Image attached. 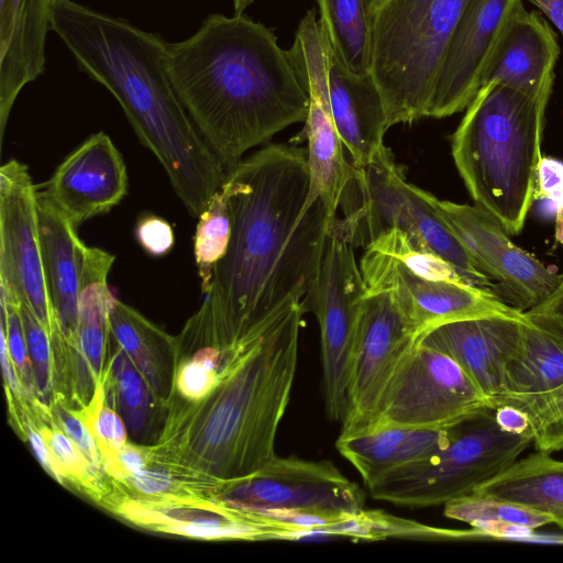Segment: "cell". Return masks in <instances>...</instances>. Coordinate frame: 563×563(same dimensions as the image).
<instances>
[{
	"instance_id": "4fadbf2b",
	"label": "cell",
	"mask_w": 563,
	"mask_h": 563,
	"mask_svg": "<svg viewBox=\"0 0 563 563\" xmlns=\"http://www.w3.org/2000/svg\"><path fill=\"white\" fill-rule=\"evenodd\" d=\"M485 409H494L492 400L460 365L420 343L394 380L371 430L448 428Z\"/></svg>"
},
{
	"instance_id": "e575fe53",
	"label": "cell",
	"mask_w": 563,
	"mask_h": 563,
	"mask_svg": "<svg viewBox=\"0 0 563 563\" xmlns=\"http://www.w3.org/2000/svg\"><path fill=\"white\" fill-rule=\"evenodd\" d=\"M216 384L214 372L206 369L194 360L183 366L178 377L180 391L190 399L202 398Z\"/></svg>"
},
{
	"instance_id": "ba28073f",
	"label": "cell",
	"mask_w": 563,
	"mask_h": 563,
	"mask_svg": "<svg viewBox=\"0 0 563 563\" xmlns=\"http://www.w3.org/2000/svg\"><path fill=\"white\" fill-rule=\"evenodd\" d=\"M439 199L407 180L391 151L384 148L362 167L354 166L349 199L335 223L354 247L367 246L387 229L397 228L450 263L470 284L495 287L448 224Z\"/></svg>"
},
{
	"instance_id": "7a4b0ae2",
	"label": "cell",
	"mask_w": 563,
	"mask_h": 563,
	"mask_svg": "<svg viewBox=\"0 0 563 563\" xmlns=\"http://www.w3.org/2000/svg\"><path fill=\"white\" fill-rule=\"evenodd\" d=\"M166 59L180 101L225 170L306 120L309 97L288 51L243 14L209 15L188 38L167 43Z\"/></svg>"
},
{
	"instance_id": "8992f818",
	"label": "cell",
	"mask_w": 563,
	"mask_h": 563,
	"mask_svg": "<svg viewBox=\"0 0 563 563\" xmlns=\"http://www.w3.org/2000/svg\"><path fill=\"white\" fill-rule=\"evenodd\" d=\"M223 503L273 539L353 537L365 511L363 489L331 461L296 456L229 482Z\"/></svg>"
},
{
	"instance_id": "ffe728a7",
	"label": "cell",
	"mask_w": 563,
	"mask_h": 563,
	"mask_svg": "<svg viewBox=\"0 0 563 563\" xmlns=\"http://www.w3.org/2000/svg\"><path fill=\"white\" fill-rule=\"evenodd\" d=\"M560 55L558 36L536 11L525 7L510 23L483 79L549 100Z\"/></svg>"
},
{
	"instance_id": "2e32d148",
	"label": "cell",
	"mask_w": 563,
	"mask_h": 563,
	"mask_svg": "<svg viewBox=\"0 0 563 563\" xmlns=\"http://www.w3.org/2000/svg\"><path fill=\"white\" fill-rule=\"evenodd\" d=\"M438 203L481 271L495 282L494 292L503 301L526 312L541 305L559 286L562 274L516 245L485 209L440 199Z\"/></svg>"
},
{
	"instance_id": "3957f363",
	"label": "cell",
	"mask_w": 563,
	"mask_h": 563,
	"mask_svg": "<svg viewBox=\"0 0 563 563\" xmlns=\"http://www.w3.org/2000/svg\"><path fill=\"white\" fill-rule=\"evenodd\" d=\"M49 27L80 68L117 99L189 214L199 217L227 170L175 90L167 67V43L74 0H49Z\"/></svg>"
},
{
	"instance_id": "ee69618b",
	"label": "cell",
	"mask_w": 563,
	"mask_h": 563,
	"mask_svg": "<svg viewBox=\"0 0 563 563\" xmlns=\"http://www.w3.org/2000/svg\"><path fill=\"white\" fill-rule=\"evenodd\" d=\"M540 9L563 35V0H527Z\"/></svg>"
},
{
	"instance_id": "6da1fadb",
	"label": "cell",
	"mask_w": 563,
	"mask_h": 563,
	"mask_svg": "<svg viewBox=\"0 0 563 563\" xmlns=\"http://www.w3.org/2000/svg\"><path fill=\"white\" fill-rule=\"evenodd\" d=\"M232 233L205 295L212 339L231 357L280 322L314 288L331 221L305 208L307 148L268 144L227 170Z\"/></svg>"
},
{
	"instance_id": "1f68e13d",
	"label": "cell",
	"mask_w": 563,
	"mask_h": 563,
	"mask_svg": "<svg viewBox=\"0 0 563 563\" xmlns=\"http://www.w3.org/2000/svg\"><path fill=\"white\" fill-rule=\"evenodd\" d=\"M135 235L142 249L153 256L167 254L175 243L170 224L154 214H146L139 219Z\"/></svg>"
},
{
	"instance_id": "d6a6232c",
	"label": "cell",
	"mask_w": 563,
	"mask_h": 563,
	"mask_svg": "<svg viewBox=\"0 0 563 563\" xmlns=\"http://www.w3.org/2000/svg\"><path fill=\"white\" fill-rule=\"evenodd\" d=\"M45 439L57 467L62 466L65 472L77 476L86 472V455L64 431H47Z\"/></svg>"
},
{
	"instance_id": "681fc988",
	"label": "cell",
	"mask_w": 563,
	"mask_h": 563,
	"mask_svg": "<svg viewBox=\"0 0 563 563\" xmlns=\"http://www.w3.org/2000/svg\"><path fill=\"white\" fill-rule=\"evenodd\" d=\"M254 0H233L234 5V14H243V11L253 2Z\"/></svg>"
},
{
	"instance_id": "5b68a950",
	"label": "cell",
	"mask_w": 563,
	"mask_h": 563,
	"mask_svg": "<svg viewBox=\"0 0 563 563\" xmlns=\"http://www.w3.org/2000/svg\"><path fill=\"white\" fill-rule=\"evenodd\" d=\"M302 305L232 357L205 438L225 481L244 478L275 456L277 429L295 380Z\"/></svg>"
},
{
	"instance_id": "30bf717a",
	"label": "cell",
	"mask_w": 563,
	"mask_h": 563,
	"mask_svg": "<svg viewBox=\"0 0 563 563\" xmlns=\"http://www.w3.org/2000/svg\"><path fill=\"white\" fill-rule=\"evenodd\" d=\"M423 338L390 292H366L351 353L341 437L373 428L394 380Z\"/></svg>"
},
{
	"instance_id": "7bdbcfd3",
	"label": "cell",
	"mask_w": 563,
	"mask_h": 563,
	"mask_svg": "<svg viewBox=\"0 0 563 563\" xmlns=\"http://www.w3.org/2000/svg\"><path fill=\"white\" fill-rule=\"evenodd\" d=\"M117 460L128 475H133L144 468V457L141 451L126 444L118 451Z\"/></svg>"
},
{
	"instance_id": "60d3db41",
	"label": "cell",
	"mask_w": 563,
	"mask_h": 563,
	"mask_svg": "<svg viewBox=\"0 0 563 563\" xmlns=\"http://www.w3.org/2000/svg\"><path fill=\"white\" fill-rule=\"evenodd\" d=\"M119 386L124 404L133 409H140L145 400V391L139 375L129 366L122 368Z\"/></svg>"
},
{
	"instance_id": "cb8c5ba5",
	"label": "cell",
	"mask_w": 563,
	"mask_h": 563,
	"mask_svg": "<svg viewBox=\"0 0 563 563\" xmlns=\"http://www.w3.org/2000/svg\"><path fill=\"white\" fill-rule=\"evenodd\" d=\"M448 428L388 426L341 437L335 446L368 488L388 473L433 454L451 439Z\"/></svg>"
},
{
	"instance_id": "9a60e30c",
	"label": "cell",
	"mask_w": 563,
	"mask_h": 563,
	"mask_svg": "<svg viewBox=\"0 0 563 563\" xmlns=\"http://www.w3.org/2000/svg\"><path fill=\"white\" fill-rule=\"evenodd\" d=\"M358 265L367 292H390L424 336L438 327L462 320L525 317L486 287L415 275L371 247H365Z\"/></svg>"
},
{
	"instance_id": "f1b7e54d",
	"label": "cell",
	"mask_w": 563,
	"mask_h": 563,
	"mask_svg": "<svg viewBox=\"0 0 563 563\" xmlns=\"http://www.w3.org/2000/svg\"><path fill=\"white\" fill-rule=\"evenodd\" d=\"M492 402L493 407L512 405L526 415L537 451L549 454L563 451V384L541 393L503 391Z\"/></svg>"
},
{
	"instance_id": "7c38bea8",
	"label": "cell",
	"mask_w": 563,
	"mask_h": 563,
	"mask_svg": "<svg viewBox=\"0 0 563 563\" xmlns=\"http://www.w3.org/2000/svg\"><path fill=\"white\" fill-rule=\"evenodd\" d=\"M354 249L334 218L314 288L302 302L319 324L322 396L325 412L333 421H342L345 413L351 353L367 292Z\"/></svg>"
},
{
	"instance_id": "9c48e42d",
	"label": "cell",
	"mask_w": 563,
	"mask_h": 563,
	"mask_svg": "<svg viewBox=\"0 0 563 563\" xmlns=\"http://www.w3.org/2000/svg\"><path fill=\"white\" fill-rule=\"evenodd\" d=\"M446 445L428 457L393 471L367 488L372 498L397 506L445 505L473 494L514 464L532 439L503 431L494 409L451 428Z\"/></svg>"
},
{
	"instance_id": "f35d334b",
	"label": "cell",
	"mask_w": 563,
	"mask_h": 563,
	"mask_svg": "<svg viewBox=\"0 0 563 563\" xmlns=\"http://www.w3.org/2000/svg\"><path fill=\"white\" fill-rule=\"evenodd\" d=\"M494 416L503 431L531 438L528 419L519 408L509 404H497L494 407Z\"/></svg>"
},
{
	"instance_id": "d4e9b609",
	"label": "cell",
	"mask_w": 563,
	"mask_h": 563,
	"mask_svg": "<svg viewBox=\"0 0 563 563\" xmlns=\"http://www.w3.org/2000/svg\"><path fill=\"white\" fill-rule=\"evenodd\" d=\"M525 316L503 391L541 393L563 384V321L537 310H528Z\"/></svg>"
},
{
	"instance_id": "484cf974",
	"label": "cell",
	"mask_w": 563,
	"mask_h": 563,
	"mask_svg": "<svg viewBox=\"0 0 563 563\" xmlns=\"http://www.w3.org/2000/svg\"><path fill=\"white\" fill-rule=\"evenodd\" d=\"M475 492L548 514L563 529V461L549 453L536 451L519 457Z\"/></svg>"
},
{
	"instance_id": "c3c4849f",
	"label": "cell",
	"mask_w": 563,
	"mask_h": 563,
	"mask_svg": "<svg viewBox=\"0 0 563 563\" xmlns=\"http://www.w3.org/2000/svg\"><path fill=\"white\" fill-rule=\"evenodd\" d=\"M555 214V238L563 244V210H558Z\"/></svg>"
},
{
	"instance_id": "277c9868",
	"label": "cell",
	"mask_w": 563,
	"mask_h": 563,
	"mask_svg": "<svg viewBox=\"0 0 563 563\" xmlns=\"http://www.w3.org/2000/svg\"><path fill=\"white\" fill-rule=\"evenodd\" d=\"M548 103L483 85L452 135V157L468 194L509 234L521 232L534 200Z\"/></svg>"
},
{
	"instance_id": "44dd1931",
	"label": "cell",
	"mask_w": 563,
	"mask_h": 563,
	"mask_svg": "<svg viewBox=\"0 0 563 563\" xmlns=\"http://www.w3.org/2000/svg\"><path fill=\"white\" fill-rule=\"evenodd\" d=\"M0 139L21 89L35 80L45 64L49 0H1Z\"/></svg>"
},
{
	"instance_id": "f546056e",
	"label": "cell",
	"mask_w": 563,
	"mask_h": 563,
	"mask_svg": "<svg viewBox=\"0 0 563 563\" xmlns=\"http://www.w3.org/2000/svg\"><path fill=\"white\" fill-rule=\"evenodd\" d=\"M194 236V254L203 295L210 288L216 265L224 256L232 233V213L225 189L213 194L198 217Z\"/></svg>"
},
{
	"instance_id": "7402d4cb",
	"label": "cell",
	"mask_w": 563,
	"mask_h": 563,
	"mask_svg": "<svg viewBox=\"0 0 563 563\" xmlns=\"http://www.w3.org/2000/svg\"><path fill=\"white\" fill-rule=\"evenodd\" d=\"M329 97L336 130L353 166L369 164L384 148L388 130L384 100L372 73L351 71L332 52Z\"/></svg>"
},
{
	"instance_id": "8d00e7d4",
	"label": "cell",
	"mask_w": 563,
	"mask_h": 563,
	"mask_svg": "<svg viewBox=\"0 0 563 563\" xmlns=\"http://www.w3.org/2000/svg\"><path fill=\"white\" fill-rule=\"evenodd\" d=\"M95 429L106 446L119 451L125 445L126 432L121 418L110 408H101L97 413Z\"/></svg>"
},
{
	"instance_id": "83f0119b",
	"label": "cell",
	"mask_w": 563,
	"mask_h": 563,
	"mask_svg": "<svg viewBox=\"0 0 563 563\" xmlns=\"http://www.w3.org/2000/svg\"><path fill=\"white\" fill-rule=\"evenodd\" d=\"M444 516L467 523L476 530L486 526H504L532 531L553 525V519L548 514L476 492L446 503Z\"/></svg>"
},
{
	"instance_id": "f6af8a7d",
	"label": "cell",
	"mask_w": 563,
	"mask_h": 563,
	"mask_svg": "<svg viewBox=\"0 0 563 563\" xmlns=\"http://www.w3.org/2000/svg\"><path fill=\"white\" fill-rule=\"evenodd\" d=\"M530 310L547 312L563 321V274L554 291L541 305Z\"/></svg>"
},
{
	"instance_id": "603a6c76",
	"label": "cell",
	"mask_w": 563,
	"mask_h": 563,
	"mask_svg": "<svg viewBox=\"0 0 563 563\" xmlns=\"http://www.w3.org/2000/svg\"><path fill=\"white\" fill-rule=\"evenodd\" d=\"M38 228L47 288L59 333L78 341L79 294L86 244L77 227L37 191Z\"/></svg>"
},
{
	"instance_id": "b9f144b4",
	"label": "cell",
	"mask_w": 563,
	"mask_h": 563,
	"mask_svg": "<svg viewBox=\"0 0 563 563\" xmlns=\"http://www.w3.org/2000/svg\"><path fill=\"white\" fill-rule=\"evenodd\" d=\"M30 443L38 459V461L54 474V476L58 477L59 470L51 456V451L45 440L41 437L40 433L30 429L27 431Z\"/></svg>"
},
{
	"instance_id": "ac0fdd59",
	"label": "cell",
	"mask_w": 563,
	"mask_h": 563,
	"mask_svg": "<svg viewBox=\"0 0 563 563\" xmlns=\"http://www.w3.org/2000/svg\"><path fill=\"white\" fill-rule=\"evenodd\" d=\"M128 191L124 159L104 132L86 139L40 191L77 228L115 207Z\"/></svg>"
},
{
	"instance_id": "ab89813d",
	"label": "cell",
	"mask_w": 563,
	"mask_h": 563,
	"mask_svg": "<svg viewBox=\"0 0 563 563\" xmlns=\"http://www.w3.org/2000/svg\"><path fill=\"white\" fill-rule=\"evenodd\" d=\"M131 482L137 490L147 495L167 493L173 486L170 476L159 470L143 468L131 476Z\"/></svg>"
},
{
	"instance_id": "8fae6325",
	"label": "cell",
	"mask_w": 563,
	"mask_h": 563,
	"mask_svg": "<svg viewBox=\"0 0 563 563\" xmlns=\"http://www.w3.org/2000/svg\"><path fill=\"white\" fill-rule=\"evenodd\" d=\"M288 54L309 97L303 134L308 143L310 174L309 195L305 208L321 199L331 218L344 206L353 181L354 166L344 154L329 97L331 42L316 10L300 20Z\"/></svg>"
},
{
	"instance_id": "5bb4252c",
	"label": "cell",
	"mask_w": 563,
	"mask_h": 563,
	"mask_svg": "<svg viewBox=\"0 0 563 563\" xmlns=\"http://www.w3.org/2000/svg\"><path fill=\"white\" fill-rule=\"evenodd\" d=\"M0 283L32 310L49 338L59 333L42 254L37 190L18 159L0 167Z\"/></svg>"
},
{
	"instance_id": "74e56055",
	"label": "cell",
	"mask_w": 563,
	"mask_h": 563,
	"mask_svg": "<svg viewBox=\"0 0 563 563\" xmlns=\"http://www.w3.org/2000/svg\"><path fill=\"white\" fill-rule=\"evenodd\" d=\"M62 426L64 432L79 448L86 457L93 464H98L99 457L95 438L87 426L80 419L68 415L62 417Z\"/></svg>"
},
{
	"instance_id": "4dcf8cb0",
	"label": "cell",
	"mask_w": 563,
	"mask_h": 563,
	"mask_svg": "<svg viewBox=\"0 0 563 563\" xmlns=\"http://www.w3.org/2000/svg\"><path fill=\"white\" fill-rule=\"evenodd\" d=\"M365 247L389 257L415 275L435 280L466 282L450 263L397 228L385 230Z\"/></svg>"
},
{
	"instance_id": "d590c367",
	"label": "cell",
	"mask_w": 563,
	"mask_h": 563,
	"mask_svg": "<svg viewBox=\"0 0 563 563\" xmlns=\"http://www.w3.org/2000/svg\"><path fill=\"white\" fill-rule=\"evenodd\" d=\"M110 325L82 324L78 327V342L80 351L95 375L101 371L102 356L106 343V333Z\"/></svg>"
},
{
	"instance_id": "7dc6e473",
	"label": "cell",
	"mask_w": 563,
	"mask_h": 563,
	"mask_svg": "<svg viewBox=\"0 0 563 563\" xmlns=\"http://www.w3.org/2000/svg\"><path fill=\"white\" fill-rule=\"evenodd\" d=\"M1 362H2V368L4 376L10 384L12 389H16V378L14 376L13 367H12V357L9 352L8 342H7V335L4 327L1 324Z\"/></svg>"
},
{
	"instance_id": "e0dca14e",
	"label": "cell",
	"mask_w": 563,
	"mask_h": 563,
	"mask_svg": "<svg viewBox=\"0 0 563 563\" xmlns=\"http://www.w3.org/2000/svg\"><path fill=\"white\" fill-rule=\"evenodd\" d=\"M522 0H470L452 35L435 78L427 118L466 109Z\"/></svg>"
},
{
	"instance_id": "4316f807",
	"label": "cell",
	"mask_w": 563,
	"mask_h": 563,
	"mask_svg": "<svg viewBox=\"0 0 563 563\" xmlns=\"http://www.w3.org/2000/svg\"><path fill=\"white\" fill-rule=\"evenodd\" d=\"M374 0H317L333 55L351 71H371Z\"/></svg>"
},
{
	"instance_id": "d6986e66",
	"label": "cell",
	"mask_w": 563,
	"mask_h": 563,
	"mask_svg": "<svg viewBox=\"0 0 563 563\" xmlns=\"http://www.w3.org/2000/svg\"><path fill=\"white\" fill-rule=\"evenodd\" d=\"M525 320L526 316L451 322L430 331L421 344L454 360L492 400L504 390L506 368L517 351Z\"/></svg>"
},
{
	"instance_id": "836d02e7",
	"label": "cell",
	"mask_w": 563,
	"mask_h": 563,
	"mask_svg": "<svg viewBox=\"0 0 563 563\" xmlns=\"http://www.w3.org/2000/svg\"><path fill=\"white\" fill-rule=\"evenodd\" d=\"M534 199H548L558 210H563V163L553 157L541 158Z\"/></svg>"
},
{
	"instance_id": "52a82bcc",
	"label": "cell",
	"mask_w": 563,
	"mask_h": 563,
	"mask_svg": "<svg viewBox=\"0 0 563 563\" xmlns=\"http://www.w3.org/2000/svg\"><path fill=\"white\" fill-rule=\"evenodd\" d=\"M468 1H373L371 73L388 129L427 118L437 75Z\"/></svg>"
},
{
	"instance_id": "bcb514c9",
	"label": "cell",
	"mask_w": 563,
	"mask_h": 563,
	"mask_svg": "<svg viewBox=\"0 0 563 563\" xmlns=\"http://www.w3.org/2000/svg\"><path fill=\"white\" fill-rule=\"evenodd\" d=\"M222 351L218 347L207 346L194 355V361L208 371L214 372L220 364Z\"/></svg>"
}]
</instances>
